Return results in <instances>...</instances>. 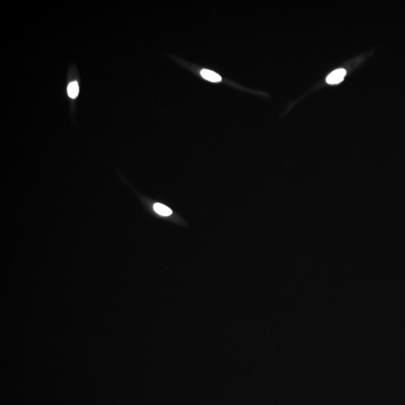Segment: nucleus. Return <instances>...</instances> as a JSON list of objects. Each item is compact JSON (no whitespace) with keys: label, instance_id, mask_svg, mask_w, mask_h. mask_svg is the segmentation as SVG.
Segmentation results:
<instances>
[{"label":"nucleus","instance_id":"4","mask_svg":"<svg viewBox=\"0 0 405 405\" xmlns=\"http://www.w3.org/2000/svg\"><path fill=\"white\" fill-rule=\"evenodd\" d=\"M78 92H79V86L76 81L69 84V87H68V94L70 98H76L78 96Z\"/></svg>","mask_w":405,"mask_h":405},{"label":"nucleus","instance_id":"1","mask_svg":"<svg viewBox=\"0 0 405 405\" xmlns=\"http://www.w3.org/2000/svg\"><path fill=\"white\" fill-rule=\"evenodd\" d=\"M346 75V71L343 69H337L332 73L329 74L326 78V82L329 84H338L344 80Z\"/></svg>","mask_w":405,"mask_h":405},{"label":"nucleus","instance_id":"3","mask_svg":"<svg viewBox=\"0 0 405 405\" xmlns=\"http://www.w3.org/2000/svg\"><path fill=\"white\" fill-rule=\"evenodd\" d=\"M153 208L155 212L159 214V215H163V216H169L172 214L171 209L166 206L165 205L161 204V203H155Z\"/></svg>","mask_w":405,"mask_h":405},{"label":"nucleus","instance_id":"2","mask_svg":"<svg viewBox=\"0 0 405 405\" xmlns=\"http://www.w3.org/2000/svg\"><path fill=\"white\" fill-rule=\"evenodd\" d=\"M201 75L204 79L211 81V82L217 83L221 81V78L219 75L212 72V71L208 70V69H203L201 71Z\"/></svg>","mask_w":405,"mask_h":405}]
</instances>
